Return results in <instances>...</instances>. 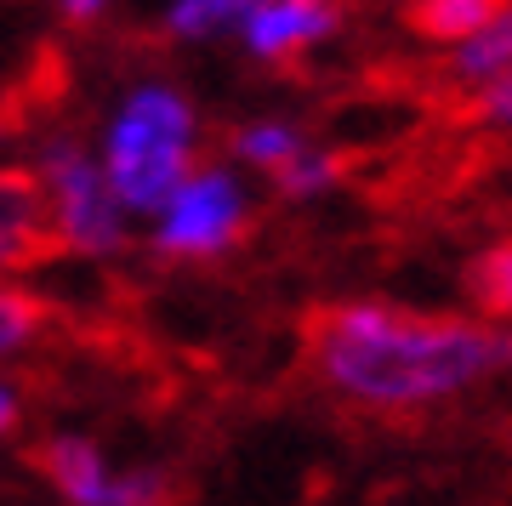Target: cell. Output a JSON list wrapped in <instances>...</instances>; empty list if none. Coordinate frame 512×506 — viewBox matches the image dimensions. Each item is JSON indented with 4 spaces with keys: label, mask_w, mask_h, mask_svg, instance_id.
<instances>
[{
    "label": "cell",
    "mask_w": 512,
    "mask_h": 506,
    "mask_svg": "<svg viewBox=\"0 0 512 506\" xmlns=\"http://www.w3.org/2000/svg\"><path fill=\"white\" fill-rule=\"evenodd\" d=\"M308 347L330 393L365 410H421L512 364L507 330L473 325V319H427L382 302H348L319 313Z\"/></svg>",
    "instance_id": "1"
},
{
    "label": "cell",
    "mask_w": 512,
    "mask_h": 506,
    "mask_svg": "<svg viewBox=\"0 0 512 506\" xmlns=\"http://www.w3.org/2000/svg\"><path fill=\"white\" fill-rule=\"evenodd\" d=\"M194 109L171 86H143L126 97V109L109 131V177L114 199L126 211H160L177 194V182L194 171Z\"/></svg>",
    "instance_id": "2"
},
{
    "label": "cell",
    "mask_w": 512,
    "mask_h": 506,
    "mask_svg": "<svg viewBox=\"0 0 512 506\" xmlns=\"http://www.w3.org/2000/svg\"><path fill=\"white\" fill-rule=\"evenodd\" d=\"M40 182L52 194L63 251L114 256L126 245V205L114 199L103 165L86 160V148L74 143V137H52V143L40 148Z\"/></svg>",
    "instance_id": "3"
},
{
    "label": "cell",
    "mask_w": 512,
    "mask_h": 506,
    "mask_svg": "<svg viewBox=\"0 0 512 506\" xmlns=\"http://www.w3.org/2000/svg\"><path fill=\"white\" fill-rule=\"evenodd\" d=\"M251 199L234 171L222 165H194L177 194L154 211V251L160 256H222L245 234Z\"/></svg>",
    "instance_id": "4"
},
{
    "label": "cell",
    "mask_w": 512,
    "mask_h": 506,
    "mask_svg": "<svg viewBox=\"0 0 512 506\" xmlns=\"http://www.w3.org/2000/svg\"><path fill=\"white\" fill-rule=\"evenodd\" d=\"M40 467H46V478L69 506H171V478L165 472L154 467L114 472L92 438L57 433L40 450Z\"/></svg>",
    "instance_id": "5"
},
{
    "label": "cell",
    "mask_w": 512,
    "mask_h": 506,
    "mask_svg": "<svg viewBox=\"0 0 512 506\" xmlns=\"http://www.w3.org/2000/svg\"><path fill=\"white\" fill-rule=\"evenodd\" d=\"M57 251H63V234H57L52 194H46L40 171L6 165L0 171V273L40 268Z\"/></svg>",
    "instance_id": "6"
},
{
    "label": "cell",
    "mask_w": 512,
    "mask_h": 506,
    "mask_svg": "<svg viewBox=\"0 0 512 506\" xmlns=\"http://www.w3.org/2000/svg\"><path fill=\"white\" fill-rule=\"evenodd\" d=\"M336 29H342V0H251L239 18L245 52L262 63H296Z\"/></svg>",
    "instance_id": "7"
},
{
    "label": "cell",
    "mask_w": 512,
    "mask_h": 506,
    "mask_svg": "<svg viewBox=\"0 0 512 506\" xmlns=\"http://www.w3.org/2000/svg\"><path fill=\"white\" fill-rule=\"evenodd\" d=\"M444 52H450L444 57V74L461 91H484L490 80H501L512 69V0H501L473 35L456 40V46H444Z\"/></svg>",
    "instance_id": "8"
},
{
    "label": "cell",
    "mask_w": 512,
    "mask_h": 506,
    "mask_svg": "<svg viewBox=\"0 0 512 506\" xmlns=\"http://www.w3.org/2000/svg\"><path fill=\"white\" fill-rule=\"evenodd\" d=\"M501 0H410V29L421 40H433V46H456L478 29V23L490 18Z\"/></svg>",
    "instance_id": "9"
},
{
    "label": "cell",
    "mask_w": 512,
    "mask_h": 506,
    "mask_svg": "<svg viewBox=\"0 0 512 506\" xmlns=\"http://www.w3.org/2000/svg\"><path fill=\"white\" fill-rule=\"evenodd\" d=\"M296 148H308V137L285 120H251L245 131H234V154L256 171H279V165L291 160Z\"/></svg>",
    "instance_id": "10"
},
{
    "label": "cell",
    "mask_w": 512,
    "mask_h": 506,
    "mask_svg": "<svg viewBox=\"0 0 512 506\" xmlns=\"http://www.w3.org/2000/svg\"><path fill=\"white\" fill-rule=\"evenodd\" d=\"M251 0H171L165 12V29L177 40H205V35H222V29H239Z\"/></svg>",
    "instance_id": "11"
},
{
    "label": "cell",
    "mask_w": 512,
    "mask_h": 506,
    "mask_svg": "<svg viewBox=\"0 0 512 506\" xmlns=\"http://www.w3.org/2000/svg\"><path fill=\"white\" fill-rule=\"evenodd\" d=\"M473 296L490 319H512V239L490 245L473 262Z\"/></svg>",
    "instance_id": "12"
},
{
    "label": "cell",
    "mask_w": 512,
    "mask_h": 506,
    "mask_svg": "<svg viewBox=\"0 0 512 506\" xmlns=\"http://www.w3.org/2000/svg\"><path fill=\"white\" fill-rule=\"evenodd\" d=\"M268 177L279 182V194L291 199H308V194H325L330 182L342 177V165H336V154H325V148H296L291 160L279 165V171H268Z\"/></svg>",
    "instance_id": "13"
},
{
    "label": "cell",
    "mask_w": 512,
    "mask_h": 506,
    "mask_svg": "<svg viewBox=\"0 0 512 506\" xmlns=\"http://www.w3.org/2000/svg\"><path fill=\"white\" fill-rule=\"evenodd\" d=\"M40 330H46V308H40V296L0 285V359H6V353H18V347H29Z\"/></svg>",
    "instance_id": "14"
},
{
    "label": "cell",
    "mask_w": 512,
    "mask_h": 506,
    "mask_svg": "<svg viewBox=\"0 0 512 506\" xmlns=\"http://www.w3.org/2000/svg\"><path fill=\"white\" fill-rule=\"evenodd\" d=\"M473 97H478V114H484L490 126L512 131V69L501 74V80H490L484 91H473Z\"/></svg>",
    "instance_id": "15"
},
{
    "label": "cell",
    "mask_w": 512,
    "mask_h": 506,
    "mask_svg": "<svg viewBox=\"0 0 512 506\" xmlns=\"http://www.w3.org/2000/svg\"><path fill=\"white\" fill-rule=\"evenodd\" d=\"M12 427H18V393H12V387L0 381V438L12 433Z\"/></svg>",
    "instance_id": "16"
},
{
    "label": "cell",
    "mask_w": 512,
    "mask_h": 506,
    "mask_svg": "<svg viewBox=\"0 0 512 506\" xmlns=\"http://www.w3.org/2000/svg\"><path fill=\"white\" fill-rule=\"evenodd\" d=\"M63 12H69V18H97V12H103V0H63Z\"/></svg>",
    "instance_id": "17"
},
{
    "label": "cell",
    "mask_w": 512,
    "mask_h": 506,
    "mask_svg": "<svg viewBox=\"0 0 512 506\" xmlns=\"http://www.w3.org/2000/svg\"><path fill=\"white\" fill-rule=\"evenodd\" d=\"M6 131H12V120H0V137H6Z\"/></svg>",
    "instance_id": "18"
}]
</instances>
